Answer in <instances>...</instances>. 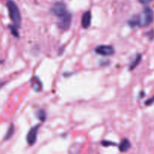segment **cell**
Segmentation results:
<instances>
[{
	"label": "cell",
	"instance_id": "3957f363",
	"mask_svg": "<svg viewBox=\"0 0 154 154\" xmlns=\"http://www.w3.org/2000/svg\"><path fill=\"white\" fill-rule=\"evenodd\" d=\"M72 14L67 12L66 14L60 17V20L57 23V26H58V27L60 29L66 31V30L69 29V27H70L71 23H72Z\"/></svg>",
	"mask_w": 154,
	"mask_h": 154
},
{
	"label": "cell",
	"instance_id": "52a82bcc",
	"mask_svg": "<svg viewBox=\"0 0 154 154\" xmlns=\"http://www.w3.org/2000/svg\"><path fill=\"white\" fill-rule=\"evenodd\" d=\"M92 14L90 11L84 12L82 15V19H81V24L84 29H88L91 25Z\"/></svg>",
	"mask_w": 154,
	"mask_h": 154
},
{
	"label": "cell",
	"instance_id": "8992f818",
	"mask_svg": "<svg viewBox=\"0 0 154 154\" xmlns=\"http://www.w3.org/2000/svg\"><path fill=\"white\" fill-rule=\"evenodd\" d=\"M40 128V124H38L36 126H33L29 131L28 134L26 136V141L29 145L32 146L36 142L37 140V135L38 132V129Z\"/></svg>",
	"mask_w": 154,
	"mask_h": 154
},
{
	"label": "cell",
	"instance_id": "ba28073f",
	"mask_svg": "<svg viewBox=\"0 0 154 154\" xmlns=\"http://www.w3.org/2000/svg\"><path fill=\"white\" fill-rule=\"evenodd\" d=\"M30 84L33 90L36 92H41L42 90V83L37 76H33L30 80Z\"/></svg>",
	"mask_w": 154,
	"mask_h": 154
},
{
	"label": "cell",
	"instance_id": "6da1fadb",
	"mask_svg": "<svg viewBox=\"0 0 154 154\" xmlns=\"http://www.w3.org/2000/svg\"><path fill=\"white\" fill-rule=\"evenodd\" d=\"M8 10L9 17L10 19L11 20L12 23L15 26L20 27L21 24V14L20 12L19 8L16 5V3L12 0H8L6 4Z\"/></svg>",
	"mask_w": 154,
	"mask_h": 154
},
{
	"label": "cell",
	"instance_id": "5b68a950",
	"mask_svg": "<svg viewBox=\"0 0 154 154\" xmlns=\"http://www.w3.org/2000/svg\"><path fill=\"white\" fill-rule=\"evenodd\" d=\"M95 52L102 56H111L114 54L115 51L111 45H99L95 48Z\"/></svg>",
	"mask_w": 154,
	"mask_h": 154
},
{
	"label": "cell",
	"instance_id": "d6986e66",
	"mask_svg": "<svg viewBox=\"0 0 154 154\" xmlns=\"http://www.w3.org/2000/svg\"><path fill=\"white\" fill-rule=\"evenodd\" d=\"M144 94H145L144 92H141V93H140V98H142L143 96H144Z\"/></svg>",
	"mask_w": 154,
	"mask_h": 154
},
{
	"label": "cell",
	"instance_id": "ac0fdd59",
	"mask_svg": "<svg viewBox=\"0 0 154 154\" xmlns=\"http://www.w3.org/2000/svg\"><path fill=\"white\" fill-rule=\"evenodd\" d=\"M138 1H139V2L141 3V4L147 5V4H149L150 2H151L153 0H138Z\"/></svg>",
	"mask_w": 154,
	"mask_h": 154
},
{
	"label": "cell",
	"instance_id": "2e32d148",
	"mask_svg": "<svg viewBox=\"0 0 154 154\" xmlns=\"http://www.w3.org/2000/svg\"><path fill=\"white\" fill-rule=\"evenodd\" d=\"M153 103H154V96H153V97H151L150 99H147V100L146 101L145 105H147V106H149V105H151Z\"/></svg>",
	"mask_w": 154,
	"mask_h": 154
},
{
	"label": "cell",
	"instance_id": "e0dca14e",
	"mask_svg": "<svg viewBox=\"0 0 154 154\" xmlns=\"http://www.w3.org/2000/svg\"><path fill=\"white\" fill-rule=\"evenodd\" d=\"M147 37L150 39V40H153V38H154V31L152 29L151 31H150L149 32H147Z\"/></svg>",
	"mask_w": 154,
	"mask_h": 154
},
{
	"label": "cell",
	"instance_id": "7c38bea8",
	"mask_svg": "<svg viewBox=\"0 0 154 154\" xmlns=\"http://www.w3.org/2000/svg\"><path fill=\"white\" fill-rule=\"evenodd\" d=\"M36 117H37V118L39 120H41L42 122L45 121L47 117L46 112H45V110L39 109L38 111H37V112H36Z\"/></svg>",
	"mask_w": 154,
	"mask_h": 154
},
{
	"label": "cell",
	"instance_id": "277c9868",
	"mask_svg": "<svg viewBox=\"0 0 154 154\" xmlns=\"http://www.w3.org/2000/svg\"><path fill=\"white\" fill-rule=\"evenodd\" d=\"M51 12L54 15H55L57 17H61L63 15L66 14L67 13V10H66V5L63 2H56L54 5V6L51 8Z\"/></svg>",
	"mask_w": 154,
	"mask_h": 154
},
{
	"label": "cell",
	"instance_id": "4fadbf2b",
	"mask_svg": "<svg viewBox=\"0 0 154 154\" xmlns=\"http://www.w3.org/2000/svg\"><path fill=\"white\" fill-rule=\"evenodd\" d=\"M14 132V127L13 124H11L10 127H9L8 130V132L7 134H6L5 135V139H9V138H11V137L13 135Z\"/></svg>",
	"mask_w": 154,
	"mask_h": 154
},
{
	"label": "cell",
	"instance_id": "8fae6325",
	"mask_svg": "<svg viewBox=\"0 0 154 154\" xmlns=\"http://www.w3.org/2000/svg\"><path fill=\"white\" fill-rule=\"evenodd\" d=\"M141 58H142V55H141V54H137L135 60L131 63L130 66H129V70H134V69L139 65V63H141Z\"/></svg>",
	"mask_w": 154,
	"mask_h": 154
},
{
	"label": "cell",
	"instance_id": "9c48e42d",
	"mask_svg": "<svg viewBox=\"0 0 154 154\" xmlns=\"http://www.w3.org/2000/svg\"><path fill=\"white\" fill-rule=\"evenodd\" d=\"M128 24L132 28L141 26V17L138 15H134L128 21Z\"/></svg>",
	"mask_w": 154,
	"mask_h": 154
},
{
	"label": "cell",
	"instance_id": "7a4b0ae2",
	"mask_svg": "<svg viewBox=\"0 0 154 154\" xmlns=\"http://www.w3.org/2000/svg\"><path fill=\"white\" fill-rule=\"evenodd\" d=\"M154 13L150 8L145 7L143 10L142 17H141V26L147 27L153 23Z\"/></svg>",
	"mask_w": 154,
	"mask_h": 154
},
{
	"label": "cell",
	"instance_id": "9a60e30c",
	"mask_svg": "<svg viewBox=\"0 0 154 154\" xmlns=\"http://www.w3.org/2000/svg\"><path fill=\"white\" fill-rule=\"evenodd\" d=\"M101 144H102L105 147H108V146H113V145H116V144L114 142H111V141H102L101 142Z\"/></svg>",
	"mask_w": 154,
	"mask_h": 154
},
{
	"label": "cell",
	"instance_id": "5bb4252c",
	"mask_svg": "<svg viewBox=\"0 0 154 154\" xmlns=\"http://www.w3.org/2000/svg\"><path fill=\"white\" fill-rule=\"evenodd\" d=\"M10 28H11V31L12 34H13L15 37H19V32H18L17 27L15 26L14 25H13V26H10Z\"/></svg>",
	"mask_w": 154,
	"mask_h": 154
},
{
	"label": "cell",
	"instance_id": "30bf717a",
	"mask_svg": "<svg viewBox=\"0 0 154 154\" xmlns=\"http://www.w3.org/2000/svg\"><path fill=\"white\" fill-rule=\"evenodd\" d=\"M131 148V143L127 138H124L122 140L119 145V150L120 152H126Z\"/></svg>",
	"mask_w": 154,
	"mask_h": 154
}]
</instances>
